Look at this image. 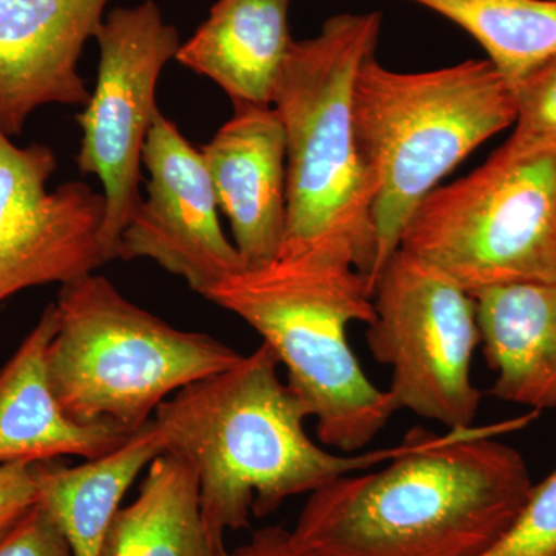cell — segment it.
Here are the masks:
<instances>
[{
    "label": "cell",
    "mask_w": 556,
    "mask_h": 556,
    "mask_svg": "<svg viewBox=\"0 0 556 556\" xmlns=\"http://www.w3.org/2000/svg\"><path fill=\"white\" fill-rule=\"evenodd\" d=\"M399 249L471 295L556 281V142L515 137L416 207Z\"/></svg>",
    "instance_id": "cell-7"
},
{
    "label": "cell",
    "mask_w": 556,
    "mask_h": 556,
    "mask_svg": "<svg viewBox=\"0 0 556 556\" xmlns=\"http://www.w3.org/2000/svg\"><path fill=\"white\" fill-rule=\"evenodd\" d=\"M110 0H0V129L10 138L47 104L86 105L78 62Z\"/></svg>",
    "instance_id": "cell-12"
},
{
    "label": "cell",
    "mask_w": 556,
    "mask_h": 556,
    "mask_svg": "<svg viewBox=\"0 0 556 556\" xmlns=\"http://www.w3.org/2000/svg\"><path fill=\"white\" fill-rule=\"evenodd\" d=\"M94 38L100 64L93 93L76 115L83 129L76 164L80 174L94 175L104 188L102 247L113 262L121 233L142 200V150L160 113V76L181 43L177 28L164 22L153 0L113 10Z\"/></svg>",
    "instance_id": "cell-9"
},
{
    "label": "cell",
    "mask_w": 556,
    "mask_h": 556,
    "mask_svg": "<svg viewBox=\"0 0 556 556\" xmlns=\"http://www.w3.org/2000/svg\"><path fill=\"white\" fill-rule=\"evenodd\" d=\"M47 348L51 390L73 420L134 434L181 388L239 364L204 332L182 331L91 273L62 285Z\"/></svg>",
    "instance_id": "cell-6"
},
{
    "label": "cell",
    "mask_w": 556,
    "mask_h": 556,
    "mask_svg": "<svg viewBox=\"0 0 556 556\" xmlns=\"http://www.w3.org/2000/svg\"><path fill=\"white\" fill-rule=\"evenodd\" d=\"M40 464H0V543L38 506Z\"/></svg>",
    "instance_id": "cell-22"
},
{
    "label": "cell",
    "mask_w": 556,
    "mask_h": 556,
    "mask_svg": "<svg viewBox=\"0 0 556 556\" xmlns=\"http://www.w3.org/2000/svg\"><path fill=\"white\" fill-rule=\"evenodd\" d=\"M479 556H556V468L533 484L514 522Z\"/></svg>",
    "instance_id": "cell-20"
},
{
    "label": "cell",
    "mask_w": 556,
    "mask_h": 556,
    "mask_svg": "<svg viewBox=\"0 0 556 556\" xmlns=\"http://www.w3.org/2000/svg\"><path fill=\"white\" fill-rule=\"evenodd\" d=\"M382 21L380 13L338 14L316 38L294 42L273 102L287 137V230L277 258L343 263L371 285L376 189L358 152L353 90Z\"/></svg>",
    "instance_id": "cell-3"
},
{
    "label": "cell",
    "mask_w": 556,
    "mask_h": 556,
    "mask_svg": "<svg viewBox=\"0 0 556 556\" xmlns=\"http://www.w3.org/2000/svg\"><path fill=\"white\" fill-rule=\"evenodd\" d=\"M466 30L511 87L556 54V0H413Z\"/></svg>",
    "instance_id": "cell-19"
},
{
    "label": "cell",
    "mask_w": 556,
    "mask_h": 556,
    "mask_svg": "<svg viewBox=\"0 0 556 556\" xmlns=\"http://www.w3.org/2000/svg\"><path fill=\"white\" fill-rule=\"evenodd\" d=\"M289 3L218 0L175 60L214 80L233 108H270L295 42L289 35Z\"/></svg>",
    "instance_id": "cell-15"
},
{
    "label": "cell",
    "mask_w": 556,
    "mask_h": 556,
    "mask_svg": "<svg viewBox=\"0 0 556 556\" xmlns=\"http://www.w3.org/2000/svg\"><path fill=\"white\" fill-rule=\"evenodd\" d=\"M142 164L149 170L148 199L121 233L116 260H152L200 295L243 269L219 225L203 155L161 112L146 139Z\"/></svg>",
    "instance_id": "cell-11"
},
{
    "label": "cell",
    "mask_w": 556,
    "mask_h": 556,
    "mask_svg": "<svg viewBox=\"0 0 556 556\" xmlns=\"http://www.w3.org/2000/svg\"><path fill=\"white\" fill-rule=\"evenodd\" d=\"M226 548L207 535L195 475L166 452L150 464L137 500L113 518L102 556H219Z\"/></svg>",
    "instance_id": "cell-18"
},
{
    "label": "cell",
    "mask_w": 556,
    "mask_h": 556,
    "mask_svg": "<svg viewBox=\"0 0 556 556\" xmlns=\"http://www.w3.org/2000/svg\"><path fill=\"white\" fill-rule=\"evenodd\" d=\"M475 299L495 372L490 394L530 412L556 408V281L486 289Z\"/></svg>",
    "instance_id": "cell-16"
},
{
    "label": "cell",
    "mask_w": 556,
    "mask_h": 556,
    "mask_svg": "<svg viewBox=\"0 0 556 556\" xmlns=\"http://www.w3.org/2000/svg\"><path fill=\"white\" fill-rule=\"evenodd\" d=\"M163 453V439L150 420L108 455L80 466L40 464L38 504L60 527L73 556H102L123 497Z\"/></svg>",
    "instance_id": "cell-17"
},
{
    "label": "cell",
    "mask_w": 556,
    "mask_h": 556,
    "mask_svg": "<svg viewBox=\"0 0 556 556\" xmlns=\"http://www.w3.org/2000/svg\"><path fill=\"white\" fill-rule=\"evenodd\" d=\"M56 327V306L50 303L0 369V464H40L62 456L97 459L130 437L113 427L76 422L62 409L47 371V348Z\"/></svg>",
    "instance_id": "cell-14"
},
{
    "label": "cell",
    "mask_w": 556,
    "mask_h": 556,
    "mask_svg": "<svg viewBox=\"0 0 556 556\" xmlns=\"http://www.w3.org/2000/svg\"><path fill=\"white\" fill-rule=\"evenodd\" d=\"M0 556H73L60 527L36 506L0 543Z\"/></svg>",
    "instance_id": "cell-23"
},
{
    "label": "cell",
    "mask_w": 556,
    "mask_h": 556,
    "mask_svg": "<svg viewBox=\"0 0 556 556\" xmlns=\"http://www.w3.org/2000/svg\"><path fill=\"white\" fill-rule=\"evenodd\" d=\"M369 353L391 369L399 409L447 430L475 427L482 394L471 379L481 346L478 303L437 268L397 249L375 281Z\"/></svg>",
    "instance_id": "cell-8"
},
{
    "label": "cell",
    "mask_w": 556,
    "mask_h": 556,
    "mask_svg": "<svg viewBox=\"0 0 556 556\" xmlns=\"http://www.w3.org/2000/svg\"><path fill=\"white\" fill-rule=\"evenodd\" d=\"M278 368L262 343L232 368L181 388L152 417L166 452L195 475L204 527L219 551L226 533L248 529L252 518L405 455L422 434L413 428L401 444L358 455L329 452L306 433L308 413Z\"/></svg>",
    "instance_id": "cell-2"
},
{
    "label": "cell",
    "mask_w": 556,
    "mask_h": 556,
    "mask_svg": "<svg viewBox=\"0 0 556 556\" xmlns=\"http://www.w3.org/2000/svg\"><path fill=\"white\" fill-rule=\"evenodd\" d=\"M203 298L236 314L276 354L325 447L364 450L399 412L348 340L351 325L375 318L367 274L343 263L276 258L230 274Z\"/></svg>",
    "instance_id": "cell-4"
},
{
    "label": "cell",
    "mask_w": 556,
    "mask_h": 556,
    "mask_svg": "<svg viewBox=\"0 0 556 556\" xmlns=\"http://www.w3.org/2000/svg\"><path fill=\"white\" fill-rule=\"evenodd\" d=\"M353 119L376 189L375 289L416 207L486 139L514 126L517 102L489 60L404 73L371 54L354 83Z\"/></svg>",
    "instance_id": "cell-5"
},
{
    "label": "cell",
    "mask_w": 556,
    "mask_h": 556,
    "mask_svg": "<svg viewBox=\"0 0 556 556\" xmlns=\"http://www.w3.org/2000/svg\"><path fill=\"white\" fill-rule=\"evenodd\" d=\"M517 102L515 137L556 142V54L511 87Z\"/></svg>",
    "instance_id": "cell-21"
},
{
    "label": "cell",
    "mask_w": 556,
    "mask_h": 556,
    "mask_svg": "<svg viewBox=\"0 0 556 556\" xmlns=\"http://www.w3.org/2000/svg\"><path fill=\"white\" fill-rule=\"evenodd\" d=\"M219 556H316L283 526H266L252 532L239 547L226 548Z\"/></svg>",
    "instance_id": "cell-24"
},
{
    "label": "cell",
    "mask_w": 556,
    "mask_h": 556,
    "mask_svg": "<svg viewBox=\"0 0 556 556\" xmlns=\"http://www.w3.org/2000/svg\"><path fill=\"white\" fill-rule=\"evenodd\" d=\"M538 412L467 430L422 428L412 452L308 495L292 529L316 556H479L503 535L533 482L497 434Z\"/></svg>",
    "instance_id": "cell-1"
},
{
    "label": "cell",
    "mask_w": 556,
    "mask_h": 556,
    "mask_svg": "<svg viewBox=\"0 0 556 556\" xmlns=\"http://www.w3.org/2000/svg\"><path fill=\"white\" fill-rule=\"evenodd\" d=\"M49 146L20 148L0 129V303L43 285L68 283L109 263L104 193L83 181L49 190Z\"/></svg>",
    "instance_id": "cell-10"
},
{
    "label": "cell",
    "mask_w": 556,
    "mask_h": 556,
    "mask_svg": "<svg viewBox=\"0 0 556 556\" xmlns=\"http://www.w3.org/2000/svg\"><path fill=\"white\" fill-rule=\"evenodd\" d=\"M243 268L278 257L287 230V137L277 110L233 108L200 149Z\"/></svg>",
    "instance_id": "cell-13"
}]
</instances>
